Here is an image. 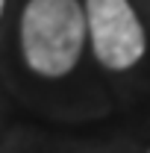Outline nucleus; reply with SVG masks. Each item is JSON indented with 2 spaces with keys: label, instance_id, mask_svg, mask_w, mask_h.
<instances>
[{
  "label": "nucleus",
  "instance_id": "obj_2",
  "mask_svg": "<svg viewBox=\"0 0 150 153\" xmlns=\"http://www.w3.org/2000/svg\"><path fill=\"white\" fill-rule=\"evenodd\" d=\"M85 36L94 59L109 71H127L144 56V27L130 0H85Z\"/></svg>",
  "mask_w": 150,
  "mask_h": 153
},
{
  "label": "nucleus",
  "instance_id": "obj_3",
  "mask_svg": "<svg viewBox=\"0 0 150 153\" xmlns=\"http://www.w3.org/2000/svg\"><path fill=\"white\" fill-rule=\"evenodd\" d=\"M3 6H6V0H0V15H3Z\"/></svg>",
  "mask_w": 150,
  "mask_h": 153
},
{
  "label": "nucleus",
  "instance_id": "obj_1",
  "mask_svg": "<svg viewBox=\"0 0 150 153\" xmlns=\"http://www.w3.org/2000/svg\"><path fill=\"white\" fill-rule=\"evenodd\" d=\"M21 56L38 76H65L85 47V12L76 0H30L21 12Z\"/></svg>",
  "mask_w": 150,
  "mask_h": 153
}]
</instances>
